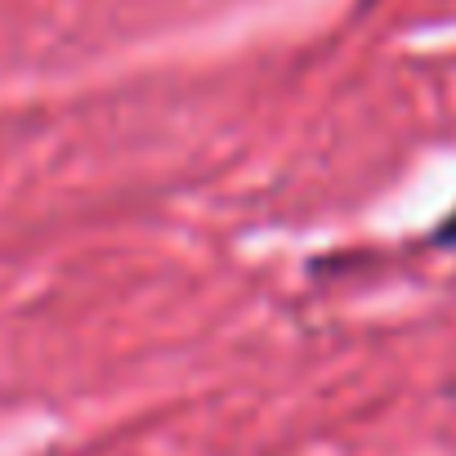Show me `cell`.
I'll use <instances>...</instances> for the list:
<instances>
[{"label": "cell", "instance_id": "1", "mask_svg": "<svg viewBox=\"0 0 456 456\" xmlns=\"http://www.w3.org/2000/svg\"><path fill=\"white\" fill-rule=\"evenodd\" d=\"M434 242H438V247H456V210L447 215V224L434 233Z\"/></svg>", "mask_w": 456, "mask_h": 456}]
</instances>
